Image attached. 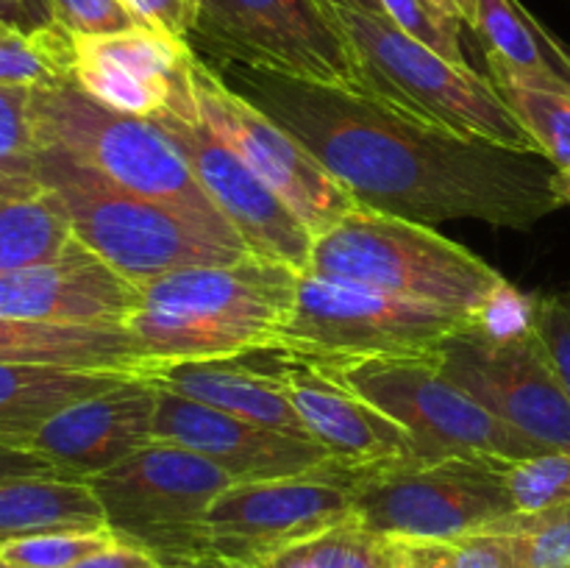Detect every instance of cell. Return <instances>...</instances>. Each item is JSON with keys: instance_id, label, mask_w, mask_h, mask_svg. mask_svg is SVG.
<instances>
[{"instance_id": "2", "label": "cell", "mask_w": 570, "mask_h": 568, "mask_svg": "<svg viewBox=\"0 0 570 568\" xmlns=\"http://www.w3.org/2000/svg\"><path fill=\"white\" fill-rule=\"evenodd\" d=\"M298 282V271L256 254L228 265L178 267L139 284L142 301L126 326L150 368L278 351Z\"/></svg>"}, {"instance_id": "8", "label": "cell", "mask_w": 570, "mask_h": 568, "mask_svg": "<svg viewBox=\"0 0 570 568\" xmlns=\"http://www.w3.org/2000/svg\"><path fill=\"white\" fill-rule=\"evenodd\" d=\"M321 365L401 423L421 460L490 457L512 462L546 454L456 384L438 354L367 356Z\"/></svg>"}, {"instance_id": "20", "label": "cell", "mask_w": 570, "mask_h": 568, "mask_svg": "<svg viewBox=\"0 0 570 568\" xmlns=\"http://www.w3.org/2000/svg\"><path fill=\"white\" fill-rule=\"evenodd\" d=\"M159 388L128 379L56 412L28 438L26 449L48 457L67 477L89 479L154 443Z\"/></svg>"}, {"instance_id": "41", "label": "cell", "mask_w": 570, "mask_h": 568, "mask_svg": "<svg viewBox=\"0 0 570 568\" xmlns=\"http://www.w3.org/2000/svg\"><path fill=\"white\" fill-rule=\"evenodd\" d=\"M14 477H67V473L37 451L0 443V479Z\"/></svg>"}, {"instance_id": "1", "label": "cell", "mask_w": 570, "mask_h": 568, "mask_svg": "<svg viewBox=\"0 0 570 568\" xmlns=\"http://www.w3.org/2000/svg\"><path fill=\"white\" fill-rule=\"evenodd\" d=\"M217 72L367 209L417 223L482 221L523 232L566 206L557 167L543 154L451 131L365 89L243 65H220Z\"/></svg>"}, {"instance_id": "33", "label": "cell", "mask_w": 570, "mask_h": 568, "mask_svg": "<svg viewBox=\"0 0 570 568\" xmlns=\"http://www.w3.org/2000/svg\"><path fill=\"white\" fill-rule=\"evenodd\" d=\"M117 535L106 529H61V532L28 535L0 543V557L31 568H72L95 551L115 543Z\"/></svg>"}, {"instance_id": "44", "label": "cell", "mask_w": 570, "mask_h": 568, "mask_svg": "<svg viewBox=\"0 0 570 568\" xmlns=\"http://www.w3.org/2000/svg\"><path fill=\"white\" fill-rule=\"evenodd\" d=\"M161 568H254L245 566V562L226 560V557H195V560H181V562H167Z\"/></svg>"}, {"instance_id": "27", "label": "cell", "mask_w": 570, "mask_h": 568, "mask_svg": "<svg viewBox=\"0 0 570 568\" xmlns=\"http://www.w3.org/2000/svg\"><path fill=\"white\" fill-rule=\"evenodd\" d=\"M76 37L67 28L22 31L0 26V84L3 87L50 89L72 81Z\"/></svg>"}, {"instance_id": "6", "label": "cell", "mask_w": 570, "mask_h": 568, "mask_svg": "<svg viewBox=\"0 0 570 568\" xmlns=\"http://www.w3.org/2000/svg\"><path fill=\"white\" fill-rule=\"evenodd\" d=\"M348 39L365 92L460 134L490 139L504 148L540 154L488 76L471 65H454L426 45L406 37L387 17L326 6Z\"/></svg>"}, {"instance_id": "5", "label": "cell", "mask_w": 570, "mask_h": 568, "mask_svg": "<svg viewBox=\"0 0 570 568\" xmlns=\"http://www.w3.org/2000/svg\"><path fill=\"white\" fill-rule=\"evenodd\" d=\"M31 115L39 145L65 150L128 193L173 206L226 243L248 251L237 228L200 187L176 143L154 120L109 109L76 81L33 89Z\"/></svg>"}, {"instance_id": "40", "label": "cell", "mask_w": 570, "mask_h": 568, "mask_svg": "<svg viewBox=\"0 0 570 568\" xmlns=\"http://www.w3.org/2000/svg\"><path fill=\"white\" fill-rule=\"evenodd\" d=\"M0 26H14L22 31H42L59 26L50 0H0Z\"/></svg>"}, {"instance_id": "12", "label": "cell", "mask_w": 570, "mask_h": 568, "mask_svg": "<svg viewBox=\"0 0 570 568\" xmlns=\"http://www.w3.org/2000/svg\"><path fill=\"white\" fill-rule=\"evenodd\" d=\"M200 120L298 215L315 237L337 226L356 198L271 115L232 87L217 67L195 59Z\"/></svg>"}, {"instance_id": "29", "label": "cell", "mask_w": 570, "mask_h": 568, "mask_svg": "<svg viewBox=\"0 0 570 568\" xmlns=\"http://www.w3.org/2000/svg\"><path fill=\"white\" fill-rule=\"evenodd\" d=\"M482 532H499L515 568H570V505L512 512Z\"/></svg>"}, {"instance_id": "35", "label": "cell", "mask_w": 570, "mask_h": 568, "mask_svg": "<svg viewBox=\"0 0 570 568\" xmlns=\"http://www.w3.org/2000/svg\"><path fill=\"white\" fill-rule=\"evenodd\" d=\"M534 337L570 399V287L551 295H538Z\"/></svg>"}, {"instance_id": "4", "label": "cell", "mask_w": 570, "mask_h": 568, "mask_svg": "<svg viewBox=\"0 0 570 568\" xmlns=\"http://www.w3.org/2000/svg\"><path fill=\"white\" fill-rule=\"evenodd\" d=\"M37 176L65 204L72 237L134 284L178 267L228 265L250 254L184 212L128 193L65 150L39 145Z\"/></svg>"}, {"instance_id": "43", "label": "cell", "mask_w": 570, "mask_h": 568, "mask_svg": "<svg viewBox=\"0 0 570 568\" xmlns=\"http://www.w3.org/2000/svg\"><path fill=\"white\" fill-rule=\"evenodd\" d=\"M443 11H449L451 17L462 22V26L471 28L473 20H476V6L479 0H434Z\"/></svg>"}, {"instance_id": "30", "label": "cell", "mask_w": 570, "mask_h": 568, "mask_svg": "<svg viewBox=\"0 0 570 568\" xmlns=\"http://www.w3.org/2000/svg\"><path fill=\"white\" fill-rule=\"evenodd\" d=\"M315 568H406V543L373 532L356 518L293 546Z\"/></svg>"}, {"instance_id": "9", "label": "cell", "mask_w": 570, "mask_h": 568, "mask_svg": "<svg viewBox=\"0 0 570 568\" xmlns=\"http://www.w3.org/2000/svg\"><path fill=\"white\" fill-rule=\"evenodd\" d=\"M87 482L104 507L106 527L167 566L209 557L206 512L234 479L187 445L154 440Z\"/></svg>"}, {"instance_id": "23", "label": "cell", "mask_w": 570, "mask_h": 568, "mask_svg": "<svg viewBox=\"0 0 570 568\" xmlns=\"http://www.w3.org/2000/svg\"><path fill=\"white\" fill-rule=\"evenodd\" d=\"M471 31L495 87L570 89V48L521 0H479Z\"/></svg>"}, {"instance_id": "7", "label": "cell", "mask_w": 570, "mask_h": 568, "mask_svg": "<svg viewBox=\"0 0 570 568\" xmlns=\"http://www.w3.org/2000/svg\"><path fill=\"white\" fill-rule=\"evenodd\" d=\"M504 462L490 457H412L367 471H337L351 484L354 518L367 529L404 543H451L515 512Z\"/></svg>"}, {"instance_id": "28", "label": "cell", "mask_w": 570, "mask_h": 568, "mask_svg": "<svg viewBox=\"0 0 570 568\" xmlns=\"http://www.w3.org/2000/svg\"><path fill=\"white\" fill-rule=\"evenodd\" d=\"M31 92L0 84V195L42 193L37 176L39 143L33 131Z\"/></svg>"}, {"instance_id": "15", "label": "cell", "mask_w": 570, "mask_h": 568, "mask_svg": "<svg viewBox=\"0 0 570 568\" xmlns=\"http://www.w3.org/2000/svg\"><path fill=\"white\" fill-rule=\"evenodd\" d=\"M195 53L181 37L150 26L76 37L72 81L109 109L159 120H200L195 100Z\"/></svg>"}, {"instance_id": "10", "label": "cell", "mask_w": 570, "mask_h": 568, "mask_svg": "<svg viewBox=\"0 0 570 568\" xmlns=\"http://www.w3.org/2000/svg\"><path fill=\"white\" fill-rule=\"evenodd\" d=\"M473 326L468 312L301 273L278 351L317 362L434 354L445 340Z\"/></svg>"}, {"instance_id": "37", "label": "cell", "mask_w": 570, "mask_h": 568, "mask_svg": "<svg viewBox=\"0 0 570 568\" xmlns=\"http://www.w3.org/2000/svg\"><path fill=\"white\" fill-rule=\"evenodd\" d=\"M456 568H515L512 551L499 532H473L451 540Z\"/></svg>"}, {"instance_id": "32", "label": "cell", "mask_w": 570, "mask_h": 568, "mask_svg": "<svg viewBox=\"0 0 570 568\" xmlns=\"http://www.w3.org/2000/svg\"><path fill=\"white\" fill-rule=\"evenodd\" d=\"M504 482L515 512H540L570 505V454L546 451L527 460L504 462Z\"/></svg>"}, {"instance_id": "34", "label": "cell", "mask_w": 570, "mask_h": 568, "mask_svg": "<svg viewBox=\"0 0 570 568\" xmlns=\"http://www.w3.org/2000/svg\"><path fill=\"white\" fill-rule=\"evenodd\" d=\"M384 17L395 28L412 37L415 42L426 45L429 50L440 53L454 65H468L462 50V22L440 9L434 0H379Z\"/></svg>"}, {"instance_id": "26", "label": "cell", "mask_w": 570, "mask_h": 568, "mask_svg": "<svg viewBox=\"0 0 570 568\" xmlns=\"http://www.w3.org/2000/svg\"><path fill=\"white\" fill-rule=\"evenodd\" d=\"M70 243V217L48 187L31 195H0V273L53 259Z\"/></svg>"}, {"instance_id": "45", "label": "cell", "mask_w": 570, "mask_h": 568, "mask_svg": "<svg viewBox=\"0 0 570 568\" xmlns=\"http://www.w3.org/2000/svg\"><path fill=\"white\" fill-rule=\"evenodd\" d=\"M323 6H337V9H354V11H365V14H382L384 9L379 0H321Z\"/></svg>"}, {"instance_id": "25", "label": "cell", "mask_w": 570, "mask_h": 568, "mask_svg": "<svg viewBox=\"0 0 570 568\" xmlns=\"http://www.w3.org/2000/svg\"><path fill=\"white\" fill-rule=\"evenodd\" d=\"M61 529H106L104 507L87 479H0V543Z\"/></svg>"}, {"instance_id": "13", "label": "cell", "mask_w": 570, "mask_h": 568, "mask_svg": "<svg viewBox=\"0 0 570 568\" xmlns=\"http://www.w3.org/2000/svg\"><path fill=\"white\" fill-rule=\"evenodd\" d=\"M348 518H354L351 484L332 462L304 477L234 482L206 512V555L259 568Z\"/></svg>"}, {"instance_id": "22", "label": "cell", "mask_w": 570, "mask_h": 568, "mask_svg": "<svg viewBox=\"0 0 570 568\" xmlns=\"http://www.w3.org/2000/svg\"><path fill=\"white\" fill-rule=\"evenodd\" d=\"M0 365L115 371L142 379L150 360L128 326H81L0 317Z\"/></svg>"}, {"instance_id": "42", "label": "cell", "mask_w": 570, "mask_h": 568, "mask_svg": "<svg viewBox=\"0 0 570 568\" xmlns=\"http://www.w3.org/2000/svg\"><path fill=\"white\" fill-rule=\"evenodd\" d=\"M406 568H456L454 549L438 540L406 543Z\"/></svg>"}, {"instance_id": "21", "label": "cell", "mask_w": 570, "mask_h": 568, "mask_svg": "<svg viewBox=\"0 0 570 568\" xmlns=\"http://www.w3.org/2000/svg\"><path fill=\"white\" fill-rule=\"evenodd\" d=\"M276 354V351H273ZM245 354L226 360H193V362H161L145 373V382L167 393L200 401L215 410L232 412L245 421L262 423L276 432L293 434L301 440H315L301 421L298 410L289 401L287 388L276 368H254L243 362ZM317 443V440H315Z\"/></svg>"}, {"instance_id": "3", "label": "cell", "mask_w": 570, "mask_h": 568, "mask_svg": "<svg viewBox=\"0 0 570 568\" xmlns=\"http://www.w3.org/2000/svg\"><path fill=\"white\" fill-rule=\"evenodd\" d=\"M304 273L476 315L507 282L465 245L426 223L356 206L315 237Z\"/></svg>"}, {"instance_id": "17", "label": "cell", "mask_w": 570, "mask_h": 568, "mask_svg": "<svg viewBox=\"0 0 570 568\" xmlns=\"http://www.w3.org/2000/svg\"><path fill=\"white\" fill-rule=\"evenodd\" d=\"M276 356L289 401L312 438L328 451L334 468L367 471L417 457L410 432L362 399L326 365L284 351H276Z\"/></svg>"}, {"instance_id": "19", "label": "cell", "mask_w": 570, "mask_h": 568, "mask_svg": "<svg viewBox=\"0 0 570 568\" xmlns=\"http://www.w3.org/2000/svg\"><path fill=\"white\" fill-rule=\"evenodd\" d=\"M139 301V284L120 276L76 237L53 259L0 273V317L126 326Z\"/></svg>"}, {"instance_id": "31", "label": "cell", "mask_w": 570, "mask_h": 568, "mask_svg": "<svg viewBox=\"0 0 570 568\" xmlns=\"http://www.w3.org/2000/svg\"><path fill=\"white\" fill-rule=\"evenodd\" d=\"M540 154L557 167H570V89L495 87Z\"/></svg>"}, {"instance_id": "46", "label": "cell", "mask_w": 570, "mask_h": 568, "mask_svg": "<svg viewBox=\"0 0 570 568\" xmlns=\"http://www.w3.org/2000/svg\"><path fill=\"white\" fill-rule=\"evenodd\" d=\"M557 189H560L562 204L570 206V167H566V170H557Z\"/></svg>"}, {"instance_id": "39", "label": "cell", "mask_w": 570, "mask_h": 568, "mask_svg": "<svg viewBox=\"0 0 570 568\" xmlns=\"http://www.w3.org/2000/svg\"><path fill=\"white\" fill-rule=\"evenodd\" d=\"M72 568H161V562L150 551H145L142 546H134L128 540L117 538L115 543L95 551V555L76 562Z\"/></svg>"}, {"instance_id": "47", "label": "cell", "mask_w": 570, "mask_h": 568, "mask_svg": "<svg viewBox=\"0 0 570 568\" xmlns=\"http://www.w3.org/2000/svg\"><path fill=\"white\" fill-rule=\"evenodd\" d=\"M0 568H31V566H22V562H14V560H6V557H0Z\"/></svg>"}, {"instance_id": "18", "label": "cell", "mask_w": 570, "mask_h": 568, "mask_svg": "<svg viewBox=\"0 0 570 568\" xmlns=\"http://www.w3.org/2000/svg\"><path fill=\"white\" fill-rule=\"evenodd\" d=\"M154 440L198 451L220 466L234 482L304 477L328 462V451L315 440L276 432L167 390H159Z\"/></svg>"}, {"instance_id": "11", "label": "cell", "mask_w": 570, "mask_h": 568, "mask_svg": "<svg viewBox=\"0 0 570 568\" xmlns=\"http://www.w3.org/2000/svg\"><path fill=\"white\" fill-rule=\"evenodd\" d=\"M187 42L220 65L259 67L326 87H362L348 39L321 0H189Z\"/></svg>"}, {"instance_id": "16", "label": "cell", "mask_w": 570, "mask_h": 568, "mask_svg": "<svg viewBox=\"0 0 570 568\" xmlns=\"http://www.w3.org/2000/svg\"><path fill=\"white\" fill-rule=\"evenodd\" d=\"M154 123L176 143L200 187L237 228L250 254L284 262L298 273L306 271L315 234L204 120L159 117Z\"/></svg>"}, {"instance_id": "14", "label": "cell", "mask_w": 570, "mask_h": 568, "mask_svg": "<svg viewBox=\"0 0 570 568\" xmlns=\"http://www.w3.org/2000/svg\"><path fill=\"white\" fill-rule=\"evenodd\" d=\"M434 354L456 384L529 443L570 454V399L534 332L512 340L462 332Z\"/></svg>"}, {"instance_id": "36", "label": "cell", "mask_w": 570, "mask_h": 568, "mask_svg": "<svg viewBox=\"0 0 570 568\" xmlns=\"http://www.w3.org/2000/svg\"><path fill=\"white\" fill-rule=\"evenodd\" d=\"M56 22L72 37H100L142 26L122 0H50Z\"/></svg>"}, {"instance_id": "38", "label": "cell", "mask_w": 570, "mask_h": 568, "mask_svg": "<svg viewBox=\"0 0 570 568\" xmlns=\"http://www.w3.org/2000/svg\"><path fill=\"white\" fill-rule=\"evenodd\" d=\"M122 3L142 26L159 28L181 39L189 37V20H193L189 0H122Z\"/></svg>"}, {"instance_id": "24", "label": "cell", "mask_w": 570, "mask_h": 568, "mask_svg": "<svg viewBox=\"0 0 570 568\" xmlns=\"http://www.w3.org/2000/svg\"><path fill=\"white\" fill-rule=\"evenodd\" d=\"M128 379L137 376L53 365H0V443L26 449L28 438L56 412Z\"/></svg>"}]
</instances>
